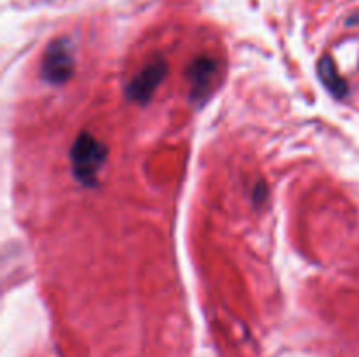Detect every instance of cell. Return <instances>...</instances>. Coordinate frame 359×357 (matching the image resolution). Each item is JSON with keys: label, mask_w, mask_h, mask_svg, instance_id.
Here are the masks:
<instances>
[{"label": "cell", "mask_w": 359, "mask_h": 357, "mask_svg": "<svg viewBox=\"0 0 359 357\" xmlns=\"http://www.w3.org/2000/svg\"><path fill=\"white\" fill-rule=\"evenodd\" d=\"M109 149L102 140L95 139L91 133L81 132L70 147L72 174L81 184L97 186L98 172L107 160Z\"/></svg>", "instance_id": "6da1fadb"}, {"label": "cell", "mask_w": 359, "mask_h": 357, "mask_svg": "<svg viewBox=\"0 0 359 357\" xmlns=\"http://www.w3.org/2000/svg\"><path fill=\"white\" fill-rule=\"evenodd\" d=\"M74 49L67 37L55 38L44 49V56L41 62V77L44 83L60 86L65 84L74 74Z\"/></svg>", "instance_id": "7a4b0ae2"}, {"label": "cell", "mask_w": 359, "mask_h": 357, "mask_svg": "<svg viewBox=\"0 0 359 357\" xmlns=\"http://www.w3.org/2000/svg\"><path fill=\"white\" fill-rule=\"evenodd\" d=\"M168 65L163 58H154L149 63L140 69V72L137 76L132 77V80L126 86L125 93L128 97V100L137 102V104H147V102L153 98V94L156 93V90L160 88V84L163 83V79L167 77Z\"/></svg>", "instance_id": "3957f363"}, {"label": "cell", "mask_w": 359, "mask_h": 357, "mask_svg": "<svg viewBox=\"0 0 359 357\" xmlns=\"http://www.w3.org/2000/svg\"><path fill=\"white\" fill-rule=\"evenodd\" d=\"M217 63L216 59L209 56H198L189 63L188 80H189V94L195 104H202L210 94V88L216 80Z\"/></svg>", "instance_id": "277c9868"}, {"label": "cell", "mask_w": 359, "mask_h": 357, "mask_svg": "<svg viewBox=\"0 0 359 357\" xmlns=\"http://www.w3.org/2000/svg\"><path fill=\"white\" fill-rule=\"evenodd\" d=\"M318 76L321 79V83L325 84L326 90L333 94V97H346L349 88L347 83L344 80V77L340 76L339 70H337L335 63H333L332 56H323L318 62Z\"/></svg>", "instance_id": "5b68a950"}, {"label": "cell", "mask_w": 359, "mask_h": 357, "mask_svg": "<svg viewBox=\"0 0 359 357\" xmlns=\"http://www.w3.org/2000/svg\"><path fill=\"white\" fill-rule=\"evenodd\" d=\"M266 196H269V188H266L265 182H258L256 188L252 189V202H255L256 205H259V203L265 202Z\"/></svg>", "instance_id": "8992f818"}]
</instances>
